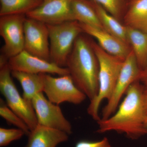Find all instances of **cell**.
<instances>
[{
    "label": "cell",
    "mask_w": 147,
    "mask_h": 147,
    "mask_svg": "<svg viewBox=\"0 0 147 147\" xmlns=\"http://www.w3.org/2000/svg\"><path fill=\"white\" fill-rule=\"evenodd\" d=\"M144 90V87L139 81L131 84L115 113L106 119L97 121V132L115 131L132 140L147 135Z\"/></svg>",
    "instance_id": "obj_1"
},
{
    "label": "cell",
    "mask_w": 147,
    "mask_h": 147,
    "mask_svg": "<svg viewBox=\"0 0 147 147\" xmlns=\"http://www.w3.org/2000/svg\"><path fill=\"white\" fill-rule=\"evenodd\" d=\"M66 67L77 88L90 101L99 90V64L91 42L80 34L67 61Z\"/></svg>",
    "instance_id": "obj_2"
},
{
    "label": "cell",
    "mask_w": 147,
    "mask_h": 147,
    "mask_svg": "<svg viewBox=\"0 0 147 147\" xmlns=\"http://www.w3.org/2000/svg\"><path fill=\"white\" fill-rule=\"evenodd\" d=\"M91 43L99 62V90L96 97L90 101L87 112L97 121L101 118L99 115L100 104L103 100H108L111 96L125 59L107 53L98 43Z\"/></svg>",
    "instance_id": "obj_3"
},
{
    "label": "cell",
    "mask_w": 147,
    "mask_h": 147,
    "mask_svg": "<svg viewBox=\"0 0 147 147\" xmlns=\"http://www.w3.org/2000/svg\"><path fill=\"white\" fill-rule=\"evenodd\" d=\"M47 26L49 32L50 61L60 67H66L75 40L83 32L82 27L76 21Z\"/></svg>",
    "instance_id": "obj_4"
},
{
    "label": "cell",
    "mask_w": 147,
    "mask_h": 147,
    "mask_svg": "<svg viewBox=\"0 0 147 147\" xmlns=\"http://www.w3.org/2000/svg\"><path fill=\"white\" fill-rule=\"evenodd\" d=\"M8 63L0 67V90L7 106L27 124L30 130L38 124L32 101L21 96L11 78Z\"/></svg>",
    "instance_id": "obj_5"
},
{
    "label": "cell",
    "mask_w": 147,
    "mask_h": 147,
    "mask_svg": "<svg viewBox=\"0 0 147 147\" xmlns=\"http://www.w3.org/2000/svg\"><path fill=\"white\" fill-rule=\"evenodd\" d=\"M43 92L51 102L59 105L64 102L79 105L87 98L79 89L69 74L55 77L48 74H42Z\"/></svg>",
    "instance_id": "obj_6"
},
{
    "label": "cell",
    "mask_w": 147,
    "mask_h": 147,
    "mask_svg": "<svg viewBox=\"0 0 147 147\" xmlns=\"http://www.w3.org/2000/svg\"><path fill=\"white\" fill-rule=\"evenodd\" d=\"M24 14L6 15L0 17V35L4 40L2 55L7 60L24 50Z\"/></svg>",
    "instance_id": "obj_7"
},
{
    "label": "cell",
    "mask_w": 147,
    "mask_h": 147,
    "mask_svg": "<svg viewBox=\"0 0 147 147\" xmlns=\"http://www.w3.org/2000/svg\"><path fill=\"white\" fill-rule=\"evenodd\" d=\"M141 70L131 51L124 61L123 65L115 89L102 109L101 119L108 118L115 113L123 95L131 84L139 81Z\"/></svg>",
    "instance_id": "obj_8"
},
{
    "label": "cell",
    "mask_w": 147,
    "mask_h": 147,
    "mask_svg": "<svg viewBox=\"0 0 147 147\" xmlns=\"http://www.w3.org/2000/svg\"><path fill=\"white\" fill-rule=\"evenodd\" d=\"M32 103L38 124L63 131L68 135L72 133L71 123L64 116L60 107L46 98L43 92L36 94Z\"/></svg>",
    "instance_id": "obj_9"
},
{
    "label": "cell",
    "mask_w": 147,
    "mask_h": 147,
    "mask_svg": "<svg viewBox=\"0 0 147 147\" xmlns=\"http://www.w3.org/2000/svg\"><path fill=\"white\" fill-rule=\"evenodd\" d=\"M24 50L50 61L49 32L47 25L26 17L24 23Z\"/></svg>",
    "instance_id": "obj_10"
},
{
    "label": "cell",
    "mask_w": 147,
    "mask_h": 147,
    "mask_svg": "<svg viewBox=\"0 0 147 147\" xmlns=\"http://www.w3.org/2000/svg\"><path fill=\"white\" fill-rule=\"evenodd\" d=\"M72 1L43 0L40 5L27 13L26 16L47 25L74 21L71 7Z\"/></svg>",
    "instance_id": "obj_11"
},
{
    "label": "cell",
    "mask_w": 147,
    "mask_h": 147,
    "mask_svg": "<svg viewBox=\"0 0 147 147\" xmlns=\"http://www.w3.org/2000/svg\"><path fill=\"white\" fill-rule=\"evenodd\" d=\"M8 64L11 71L40 74H57L59 76L69 74L66 67H62L50 61L29 54L25 50L10 58Z\"/></svg>",
    "instance_id": "obj_12"
},
{
    "label": "cell",
    "mask_w": 147,
    "mask_h": 147,
    "mask_svg": "<svg viewBox=\"0 0 147 147\" xmlns=\"http://www.w3.org/2000/svg\"><path fill=\"white\" fill-rule=\"evenodd\" d=\"M80 24L83 32L93 37L98 44L103 50L110 55L125 59L131 51L128 44L110 34L104 29Z\"/></svg>",
    "instance_id": "obj_13"
},
{
    "label": "cell",
    "mask_w": 147,
    "mask_h": 147,
    "mask_svg": "<svg viewBox=\"0 0 147 147\" xmlns=\"http://www.w3.org/2000/svg\"><path fill=\"white\" fill-rule=\"evenodd\" d=\"M69 135L63 131L38 124L30 131L26 147H56L67 141Z\"/></svg>",
    "instance_id": "obj_14"
},
{
    "label": "cell",
    "mask_w": 147,
    "mask_h": 147,
    "mask_svg": "<svg viewBox=\"0 0 147 147\" xmlns=\"http://www.w3.org/2000/svg\"><path fill=\"white\" fill-rule=\"evenodd\" d=\"M123 18L126 26L147 32V0H130Z\"/></svg>",
    "instance_id": "obj_15"
},
{
    "label": "cell",
    "mask_w": 147,
    "mask_h": 147,
    "mask_svg": "<svg viewBox=\"0 0 147 147\" xmlns=\"http://www.w3.org/2000/svg\"><path fill=\"white\" fill-rule=\"evenodd\" d=\"M127 27V42L141 70L147 67V32Z\"/></svg>",
    "instance_id": "obj_16"
},
{
    "label": "cell",
    "mask_w": 147,
    "mask_h": 147,
    "mask_svg": "<svg viewBox=\"0 0 147 147\" xmlns=\"http://www.w3.org/2000/svg\"><path fill=\"white\" fill-rule=\"evenodd\" d=\"M74 19L79 23L103 29L94 7L90 0H73Z\"/></svg>",
    "instance_id": "obj_17"
},
{
    "label": "cell",
    "mask_w": 147,
    "mask_h": 147,
    "mask_svg": "<svg viewBox=\"0 0 147 147\" xmlns=\"http://www.w3.org/2000/svg\"><path fill=\"white\" fill-rule=\"evenodd\" d=\"M11 74L21 84L23 90V96L32 101L35 95L43 92V79L42 74H34L17 71H11Z\"/></svg>",
    "instance_id": "obj_18"
},
{
    "label": "cell",
    "mask_w": 147,
    "mask_h": 147,
    "mask_svg": "<svg viewBox=\"0 0 147 147\" xmlns=\"http://www.w3.org/2000/svg\"><path fill=\"white\" fill-rule=\"evenodd\" d=\"M91 1L97 13L103 29L110 34L128 44L126 26L124 24H122L120 21L108 13L100 5Z\"/></svg>",
    "instance_id": "obj_19"
},
{
    "label": "cell",
    "mask_w": 147,
    "mask_h": 147,
    "mask_svg": "<svg viewBox=\"0 0 147 147\" xmlns=\"http://www.w3.org/2000/svg\"><path fill=\"white\" fill-rule=\"evenodd\" d=\"M42 0H0V16L24 14L36 8Z\"/></svg>",
    "instance_id": "obj_20"
},
{
    "label": "cell",
    "mask_w": 147,
    "mask_h": 147,
    "mask_svg": "<svg viewBox=\"0 0 147 147\" xmlns=\"http://www.w3.org/2000/svg\"><path fill=\"white\" fill-rule=\"evenodd\" d=\"M0 115L9 123L22 129L25 131L26 135L28 136L30 130L27 124L7 106L1 98H0Z\"/></svg>",
    "instance_id": "obj_21"
},
{
    "label": "cell",
    "mask_w": 147,
    "mask_h": 147,
    "mask_svg": "<svg viewBox=\"0 0 147 147\" xmlns=\"http://www.w3.org/2000/svg\"><path fill=\"white\" fill-rule=\"evenodd\" d=\"M100 5L112 16L120 21L124 16L126 7L125 0H90Z\"/></svg>",
    "instance_id": "obj_22"
},
{
    "label": "cell",
    "mask_w": 147,
    "mask_h": 147,
    "mask_svg": "<svg viewBox=\"0 0 147 147\" xmlns=\"http://www.w3.org/2000/svg\"><path fill=\"white\" fill-rule=\"evenodd\" d=\"M24 135L25 131L19 128H0V146H8L10 143L21 139Z\"/></svg>",
    "instance_id": "obj_23"
},
{
    "label": "cell",
    "mask_w": 147,
    "mask_h": 147,
    "mask_svg": "<svg viewBox=\"0 0 147 147\" xmlns=\"http://www.w3.org/2000/svg\"><path fill=\"white\" fill-rule=\"evenodd\" d=\"M75 147H112L107 137L97 141L81 140L76 143Z\"/></svg>",
    "instance_id": "obj_24"
},
{
    "label": "cell",
    "mask_w": 147,
    "mask_h": 147,
    "mask_svg": "<svg viewBox=\"0 0 147 147\" xmlns=\"http://www.w3.org/2000/svg\"><path fill=\"white\" fill-rule=\"evenodd\" d=\"M139 81L143 84L145 88L147 89V67L141 70L139 76Z\"/></svg>",
    "instance_id": "obj_25"
},
{
    "label": "cell",
    "mask_w": 147,
    "mask_h": 147,
    "mask_svg": "<svg viewBox=\"0 0 147 147\" xmlns=\"http://www.w3.org/2000/svg\"><path fill=\"white\" fill-rule=\"evenodd\" d=\"M144 101L145 112H146V119H147V89L145 88L144 92Z\"/></svg>",
    "instance_id": "obj_26"
},
{
    "label": "cell",
    "mask_w": 147,
    "mask_h": 147,
    "mask_svg": "<svg viewBox=\"0 0 147 147\" xmlns=\"http://www.w3.org/2000/svg\"><path fill=\"white\" fill-rule=\"evenodd\" d=\"M146 126L147 127V119L146 120Z\"/></svg>",
    "instance_id": "obj_27"
},
{
    "label": "cell",
    "mask_w": 147,
    "mask_h": 147,
    "mask_svg": "<svg viewBox=\"0 0 147 147\" xmlns=\"http://www.w3.org/2000/svg\"><path fill=\"white\" fill-rule=\"evenodd\" d=\"M42 1H43V0H42Z\"/></svg>",
    "instance_id": "obj_28"
}]
</instances>
